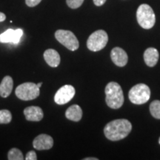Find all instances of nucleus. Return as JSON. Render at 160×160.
I'll use <instances>...</instances> for the list:
<instances>
[{
    "label": "nucleus",
    "instance_id": "1",
    "mask_svg": "<svg viewBox=\"0 0 160 160\" xmlns=\"http://www.w3.org/2000/svg\"><path fill=\"white\" fill-rule=\"evenodd\" d=\"M132 125L128 119H116L108 123L104 129V133L108 139L111 141H119L123 139L131 133Z\"/></svg>",
    "mask_w": 160,
    "mask_h": 160
},
{
    "label": "nucleus",
    "instance_id": "2",
    "mask_svg": "<svg viewBox=\"0 0 160 160\" xmlns=\"http://www.w3.org/2000/svg\"><path fill=\"white\" fill-rule=\"evenodd\" d=\"M105 102L112 109H118L124 103L123 91L117 82H111L105 87Z\"/></svg>",
    "mask_w": 160,
    "mask_h": 160
},
{
    "label": "nucleus",
    "instance_id": "3",
    "mask_svg": "<svg viewBox=\"0 0 160 160\" xmlns=\"http://www.w3.org/2000/svg\"><path fill=\"white\" fill-rule=\"evenodd\" d=\"M137 19L139 25L144 29H151L156 22L155 13L151 7L147 4H142L138 8Z\"/></svg>",
    "mask_w": 160,
    "mask_h": 160
},
{
    "label": "nucleus",
    "instance_id": "4",
    "mask_svg": "<svg viewBox=\"0 0 160 160\" xmlns=\"http://www.w3.org/2000/svg\"><path fill=\"white\" fill-rule=\"evenodd\" d=\"M129 99L136 105H142L148 102L151 97V90L145 84H138L133 86L129 91Z\"/></svg>",
    "mask_w": 160,
    "mask_h": 160
},
{
    "label": "nucleus",
    "instance_id": "5",
    "mask_svg": "<svg viewBox=\"0 0 160 160\" xmlns=\"http://www.w3.org/2000/svg\"><path fill=\"white\" fill-rule=\"evenodd\" d=\"M108 42V36L103 30L93 32L87 41V47L91 51H99L102 50Z\"/></svg>",
    "mask_w": 160,
    "mask_h": 160
},
{
    "label": "nucleus",
    "instance_id": "6",
    "mask_svg": "<svg viewBox=\"0 0 160 160\" xmlns=\"http://www.w3.org/2000/svg\"><path fill=\"white\" fill-rule=\"evenodd\" d=\"M16 96L19 99L28 101L33 100L39 97V88L37 85L32 82H25L19 85L16 89Z\"/></svg>",
    "mask_w": 160,
    "mask_h": 160
},
{
    "label": "nucleus",
    "instance_id": "7",
    "mask_svg": "<svg viewBox=\"0 0 160 160\" xmlns=\"http://www.w3.org/2000/svg\"><path fill=\"white\" fill-rule=\"evenodd\" d=\"M55 37L59 42L71 51H77L79 47L77 38L70 31L58 30L55 33Z\"/></svg>",
    "mask_w": 160,
    "mask_h": 160
},
{
    "label": "nucleus",
    "instance_id": "8",
    "mask_svg": "<svg viewBox=\"0 0 160 160\" xmlns=\"http://www.w3.org/2000/svg\"><path fill=\"white\" fill-rule=\"evenodd\" d=\"M75 88L72 85H66L58 90L54 96V101L58 105H65L74 97Z\"/></svg>",
    "mask_w": 160,
    "mask_h": 160
},
{
    "label": "nucleus",
    "instance_id": "9",
    "mask_svg": "<svg viewBox=\"0 0 160 160\" xmlns=\"http://www.w3.org/2000/svg\"><path fill=\"white\" fill-rule=\"evenodd\" d=\"M23 35L22 29H8L7 31L0 34V42L18 44Z\"/></svg>",
    "mask_w": 160,
    "mask_h": 160
},
{
    "label": "nucleus",
    "instance_id": "10",
    "mask_svg": "<svg viewBox=\"0 0 160 160\" xmlns=\"http://www.w3.org/2000/svg\"><path fill=\"white\" fill-rule=\"evenodd\" d=\"M53 145V139L51 136L40 134L37 137L33 142V146L38 151L51 149Z\"/></svg>",
    "mask_w": 160,
    "mask_h": 160
},
{
    "label": "nucleus",
    "instance_id": "11",
    "mask_svg": "<svg viewBox=\"0 0 160 160\" xmlns=\"http://www.w3.org/2000/svg\"><path fill=\"white\" fill-rule=\"evenodd\" d=\"M111 58L113 62L119 67H124L128 63L127 53L121 48L116 47L111 52Z\"/></svg>",
    "mask_w": 160,
    "mask_h": 160
},
{
    "label": "nucleus",
    "instance_id": "12",
    "mask_svg": "<svg viewBox=\"0 0 160 160\" xmlns=\"http://www.w3.org/2000/svg\"><path fill=\"white\" fill-rule=\"evenodd\" d=\"M24 114L28 121L39 122L42 119L44 113L42 108L37 106H30L24 110Z\"/></svg>",
    "mask_w": 160,
    "mask_h": 160
},
{
    "label": "nucleus",
    "instance_id": "13",
    "mask_svg": "<svg viewBox=\"0 0 160 160\" xmlns=\"http://www.w3.org/2000/svg\"><path fill=\"white\" fill-rule=\"evenodd\" d=\"M44 59L48 65L52 68H57L60 64V56L57 51L48 49L44 53Z\"/></svg>",
    "mask_w": 160,
    "mask_h": 160
},
{
    "label": "nucleus",
    "instance_id": "14",
    "mask_svg": "<svg viewBox=\"0 0 160 160\" xmlns=\"http://www.w3.org/2000/svg\"><path fill=\"white\" fill-rule=\"evenodd\" d=\"M159 57V52L154 48H149L146 49L144 53L145 62L149 67H154L158 62Z\"/></svg>",
    "mask_w": 160,
    "mask_h": 160
},
{
    "label": "nucleus",
    "instance_id": "15",
    "mask_svg": "<svg viewBox=\"0 0 160 160\" xmlns=\"http://www.w3.org/2000/svg\"><path fill=\"white\" fill-rule=\"evenodd\" d=\"M13 87V79L10 76H6L3 78L0 84V96L3 98L8 97L11 94Z\"/></svg>",
    "mask_w": 160,
    "mask_h": 160
},
{
    "label": "nucleus",
    "instance_id": "16",
    "mask_svg": "<svg viewBox=\"0 0 160 160\" xmlns=\"http://www.w3.org/2000/svg\"><path fill=\"white\" fill-rule=\"evenodd\" d=\"M65 117L73 122H79L82 117V110L78 105H71L65 112Z\"/></svg>",
    "mask_w": 160,
    "mask_h": 160
},
{
    "label": "nucleus",
    "instance_id": "17",
    "mask_svg": "<svg viewBox=\"0 0 160 160\" xmlns=\"http://www.w3.org/2000/svg\"><path fill=\"white\" fill-rule=\"evenodd\" d=\"M150 112L153 117L160 119V101L154 100L150 105Z\"/></svg>",
    "mask_w": 160,
    "mask_h": 160
},
{
    "label": "nucleus",
    "instance_id": "18",
    "mask_svg": "<svg viewBox=\"0 0 160 160\" xmlns=\"http://www.w3.org/2000/svg\"><path fill=\"white\" fill-rule=\"evenodd\" d=\"M8 159L9 160H23V154L20 150L17 148H12L10 150L8 154Z\"/></svg>",
    "mask_w": 160,
    "mask_h": 160
},
{
    "label": "nucleus",
    "instance_id": "19",
    "mask_svg": "<svg viewBox=\"0 0 160 160\" xmlns=\"http://www.w3.org/2000/svg\"><path fill=\"white\" fill-rule=\"evenodd\" d=\"M12 115L8 110L0 111V124H8L11 122Z\"/></svg>",
    "mask_w": 160,
    "mask_h": 160
},
{
    "label": "nucleus",
    "instance_id": "20",
    "mask_svg": "<svg viewBox=\"0 0 160 160\" xmlns=\"http://www.w3.org/2000/svg\"><path fill=\"white\" fill-rule=\"evenodd\" d=\"M84 0H66V2L69 8L72 9H77L82 5Z\"/></svg>",
    "mask_w": 160,
    "mask_h": 160
},
{
    "label": "nucleus",
    "instance_id": "21",
    "mask_svg": "<svg viewBox=\"0 0 160 160\" xmlns=\"http://www.w3.org/2000/svg\"><path fill=\"white\" fill-rule=\"evenodd\" d=\"M25 159H26V160H37V153H35V151H29L28 153L26 154Z\"/></svg>",
    "mask_w": 160,
    "mask_h": 160
},
{
    "label": "nucleus",
    "instance_id": "22",
    "mask_svg": "<svg viewBox=\"0 0 160 160\" xmlns=\"http://www.w3.org/2000/svg\"><path fill=\"white\" fill-rule=\"evenodd\" d=\"M42 0H25V3L28 7L33 8L41 2Z\"/></svg>",
    "mask_w": 160,
    "mask_h": 160
},
{
    "label": "nucleus",
    "instance_id": "23",
    "mask_svg": "<svg viewBox=\"0 0 160 160\" xmlns=\"http://www.w3.org/2000/svg\"><path fill=\"white\" fill-rule=\"evenodd\" d=\"M106 0H93V3L97 6H102L105 3Z\"/></svg>",
    "mask_w": 160,
    "mask_h": 160
},
{
    "label": "nucleus",
    "instance_id": "24",
    "mask_svg": "<svg viewBox=\"0 0 160 160\" xmlns=\"http://www.w3.org/2000/svg\"><path fill=\"white\" fill-rule=\"evenodd\" d=\"M6 19V16L5 13H2V12H0V22H2L5 21Z\"/></svg>",
    "mask_w": 160,
    "mask_h": 160
},
{
    "label": "nucleus",
    "instance_id": "25",
    "mask_svg": "<svg viewBox=\"0 0 160 160\" xmlns=\"http://www.w3.org/2000/svg\"><path fill=\"white\" fill-rule=\"evenodd\" d=\"M84 160H98V159L95 157H88V158H85Z\"/></svg>",
    "mask_w": 160,
    "mask_h": 160
},
{
    "label": "nucleus",
    "instance_id": "26",
    "mask_svg": "<svg viewBox=\"0 0 160 160\" xmlns=\"http://www.w3.org/2000/svg\"><path fill=\"white\" fill-rule=\"evenodd\" d=\"M42 82H39V83H38L37 84V87L38 88H41V86H42Z\"/></svg>",
    "mask_w": 160,
    "mask_h": 160
},
{
    "label": "nucleus",
    "instance_id": "27",
    "mask_svg": "<svg viewBox=\"0 0 160 160\" xmlns=\"http://www.w3.org/2000/svg\"><path fill=\"white\" fill-rule=\"evenodd\" d=\"M159 145H160V138H159Z\"/></svg>",
    "mask_w": 160,
    "mask_h": 160
}]
</instances>
